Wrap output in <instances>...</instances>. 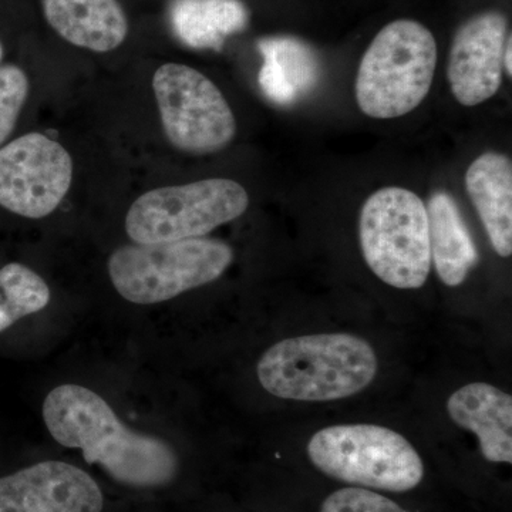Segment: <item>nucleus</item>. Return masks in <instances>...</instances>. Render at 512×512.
I'll use <instances>...</instances> for the list:
<instances>
[{
    "label": "nucleus",
    "mask_w": 512,
    "mask_h": 512,
    "mask_svg": "<svg viewBox=\"0 0 512 512\" xmlns=\"http://www.w3.org/2000/svg\"><path fill=\"white\" fill-rule=\"evenodd\" d=\"M42 410L56 443L82 451L87 464L100 466L117 483L156 488L177 476L178 457L170 443L131 430L89 387L57 386L47 394Z\"/></svg>",
    "instance_id": "nucleus-1"
},
{
    "label": "nucleus",
    "mask_w": 512,
    "mask_h": 512,
    "mask_svg": "<svg viewBox=\"0 0 512 512\" xmlns=\"http://www.w3.org/2000/svg\"><path fill=\"white\" fill-rule=\"evenodd\" d=\"M379 360L369 342L350 333L284 339L266 350L256 376L272 396L295 402L348 399L372 384Z\"/></svg>",
    "instance_id": "nucleus-2"
},
{
    "label": "nucleus",
    "mask_w": 512,
    "mask_h": 512,
    "mask_svg": "<svg viewBox=\"0 0 512 512\" xmlns=\"http://www.w3.org/2000/svg\"><path fill=\"white\" fill-rule=\"evenodd\" d=\"M436 66L437 43L426 26L412 19L390 22L360 60L357 106L379 120L412 113L429 94Z\"/></svg>",
    "instance_id": "nucleus-3"
},
{
    "label": "nucleus",
    "mask_w": 512,
    "mask_h": 512,
    "mask_svg": "<svg viewBox=\"0 0 512 512\" xmlns=\"http://www.w3.org/2000/svg\"><path fill=\"white\" fill-rule=\"evenodd\" d=\"M234 261L225 242L210 238L117 248L107 262L111 284L126 301L156 305L221 278Z\"/></svg>",
    "instance_id": "nucleus-4"
},
{
    "label": "nucleus",
    "mask_w": 512,
    "mask_h": 512,
    "mask_svg": "<svg viewBox=\"0 0 512 512\" xmlns=\"http://www.w3.org/2000/svg\"><path fill=\"white\" fill-rule=\"evenodd\" d=\"M308 457L342 483L406 493L423 481L424 464L410 441L377 424H338L313 434Z\"/></svg>",
    "instance_id": "nucleus-5"
},
{
    "label": "nucleus",
    "mask_w": 512,
    "mask_h": 512,
    "mask_svg": "<svg viewBox=\"0 0 512 512\" xmlns=\"http://www.w3.org/2000/svg\"><path fill=\"white\" fill-rule=\"evenodd\" d=\"M363 258L373 274L397 289H419L431 271L429 217L416 192L386 187L373 192L359 217Z\"/></svg>",
    "instance_id": "nucleus-6"
},
{
    "label": "nucleus",
    "mask_w": 512,
    "mask_h": 512,
    "mask_svg": "<svg viewBox=\"0 0 512 512\" xmlns=\"http://www.w3.org/2000/svg\"><path fill=\"white\" fill-rule=\"evenodd\" d=\"M248 207L247 190L228 178L156 188L133 202L126 232L136 244L202 238L237 220Z\"/></svg>",
    "instance_id": "nucleus-7"
},
{
    "label": "nucleus",
    "mask_w": 512,
    "mask_h": 512,
    "mask_svg": "<svg viewBox=\"0 0 512 512\" xmlns=\"http://www.w3.org/2000/svg\"><path fill=\"white\" fill-rule=\"evenodd\" d=\"M153 90L165 136L177 150L207 156L234 140V111L215 83L194 67L163 64L154 73Z\"/></svg>",
    "instance_id": "nucleus-8"
},
{
    "label": "nucleus",
    "mask_w": 512,
    "mask_h": 512,
    "mask_svg": "<svg viewBox=\"0 0 512 512\" xmlns=\"http://www.w3.org/2000/svg\"><path fill=\"white\" fill-rule=\"evenodd\" d=\"M72 181V156L45 134H23L0 147V210L10 215L46 218L62 204Z\"/></svg>",
    "instance_id": "nucleus-9"
},
{
    "label": "nucleus",
    "mask_w": 512,
    "mask_h": 512,
    "mask_svg": "<svg viewBox=\"0 0 512 512\" xmlns=\"http://www.w3.org/2000/svg\"><path fill=\"white\" fill-rule=\"evenodd\" d=\"M508 36L507 18L497 10L478 13L457 29L448 52L447 79L458 103L476 107L500 90Z\"/></svg>",
    "instance_id": "nucleus-10"
},
{
    "label": "nucleus",
    "mask_w": 512,
    "mask_h": 512,
    "mask_svg": "<svg viewBox=\"0 0 512 512\" xmlns=\"http://www.w3.org/2000/svg\"><path fill=\"white\" fill-rule=\"evenodd\" d=\"M99 484L82 468L42 461L0 477V512H101Z\"/></svg>",
    "instance_id": "nucleus-11"
},
{
    "label": "nucleus",
    "mask_w": 512,
    "mask_h": 512,
    "mask_svg": "<svg viewBox=\"0 0 512 512\" xmlns=\"http://www.w3.org/2000/svg\"><path fill=\"white\" fill-rule=\"evenodd\" d=\"M447 412L461 429L476 434L490 463H512V397L493 384L470 383L447 400Z\"/></svg>",
    "instance_id": "nucleus-12"
},
{
    "label": "nucleus",
    "mask_w": 512,
    "mask_h": 512,
    "mask_svg": "<svg viewBox=\"0 0 512 512\" xmlns=\"http://www.w3.org/2000/svg\"><path fill=\"white\" fill-rule=\"evenodd\" d=\"M42 6L47 23L70 45L107 53L128 35L119 0H42Z\"/></svg>",
    "instance_id": "nucleus-13"
},
{
    "label": "nucleus",
    "mask_w": 512,
    "mask_h": 512,
    "mask_svg": "<svg viewBox=\"0 0 512 512\" xmlns=\"http://www.w3.org/2000/svg\"><path fill=\"white\" fill-rule=\"evenodd\" d=\"M468 197L483 222L494 251L512 254V163L504 154H481L466 173Z\"/></svg>",
    "instance_id": "nucleus-14"
},
{
    "label": "nucleus",
    "mask_w": 512,
    "mask_h": 512,
    "mask_svg": "<svg viewBox=\"0 0 512 512\" xmlns=\"http://www.w3.org/2000/svg\"><path fill=\"white\" fill-rule=\"evenodd\" d=\"M429 217L431 265L444 285L463 284L478 264V249L457 202L447 192L431 195L426 205Z\"/></svg>",
    "instance_id": "nucleus-15"
},
{
    "label": "nucleus",
    "mask_w": 512,
    "mask_h": 512,
    "mask_svg": "<svg viewBox=\"0 0 512 512\" xmlns=\"http://www.w3.org/2000/svg\"><path fill=\"white\" fill-rule=\"evenodd\" d=\"M258 47L264 57L258 82L269 100L293 103L315 87L319 79L318 57L306 43L293 37H268Z\"/></svg>",
    "instance_id": "nucleus-16"
},
{
    "label": "nucleus",
    "mask_w": 512,
    "mask_h": 512,
    "mask_svg": "<svg viewBox=\"0 0 512 512\" xmlns=\"http://www.w3.org/2000/svg\"><path fill=\"white\" fill-rule=\"evenodd\" d=\"M170 19L185 45L221 50L228 36L245 29L248 12L241 0H173Z\"/></svg>",
    "instance_id": "nucleus-17"
},
{
    "label": "nucleus",
    "mask_w": 512,
    "mask_h": 512,
    "mask_svg": "<svg viewBox=\"0 0 512 512\" xmlns=\"http://www.w3.org/2000/svg\"><path fill=\"white\" fill-rule=\"evenodd\" d=\"M50 298L45 279L28 265L13 261L0 266V333L43 311Z\"/></svg>",
    "instance_id": "nucleus-18"
},
{
    "label": "nucleus",
    "mask_w": 512,
    "mask_h": 512,
    "mask_svg": "<svg viewBox=\"0 0 512 512\" xmlns=\"http://www.w3.org/2000/svg\"><path fill=\"white\" fill-rule=\"evenodd\" d=\"M30 94V79L18 63H0V147L15 138Z\"/></svg>",
    "instance_id": "nucleus-19"
},
{
    "label": "nucleus",
    "mask_w": 512,
    "mask_h": 512,
    "mask_svg": "<svg viewBox=\"0 0 512 512\" xmlns=\"http://www.w3.org/2000/svg\"><path fill=\"white\" fill-rule=\"evenodd\" d=\"M320 512H409L390 498L362 487L342 488L323 501Z\"/></svg>",
    "instance_id": "nucleus-20"
},
{
    "label": "nucleus",
    "mask_w": 512,
    "mask_h": 512,
    "mask_svg": "<svg viewBox=\"0 0 512 512\" xmlns=\"http://www.w3.org/2000/svg\"><path fill=\"white\" fill-rule=\"evenodd\" d=\"M504 72L508 74V77L512 76V40L511 35L508 36L507 46H505L504 50Z\"/></svg>",
    "instance_id": "nucleus-21"
},
{
    "label": "nucleus",
    "mask_w": 512,
    "mask_h": 512,
    "mask_svg": "<svg viewBox=\"0 0 512 512\" xmlns=\"http://www.w3.org/2000/svg\"><path fill=\"white\" fill-rule=\"evenodd\" d=\"M3 56H5V47H3L2 40H0V63H3Z\"/></svg>",
    "instance_id": "nucleus-22"
}]
</instances>
